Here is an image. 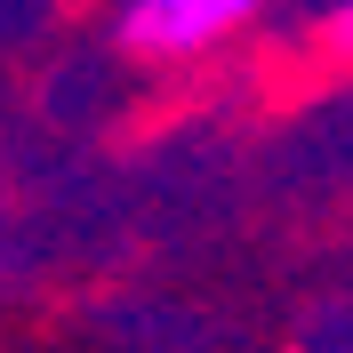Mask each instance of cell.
Returning <instances> with one entry per match:
<instances>
[{
  "label": "cell",
  "mask_w": 353,
  "mask_h": 353,
  "mask_svg": "<svg viewBox=\"0 0 353 353\" xmlns=\"http://www.w3.org/2000/svg\"><path fill=\"white\" fill-rule=\"evenodd\" d=\"M265 0H129L121 8V41L137 57H201L225 32H241Z\"/></svg>",
  "instance_id": "1"
}]
</instances>
